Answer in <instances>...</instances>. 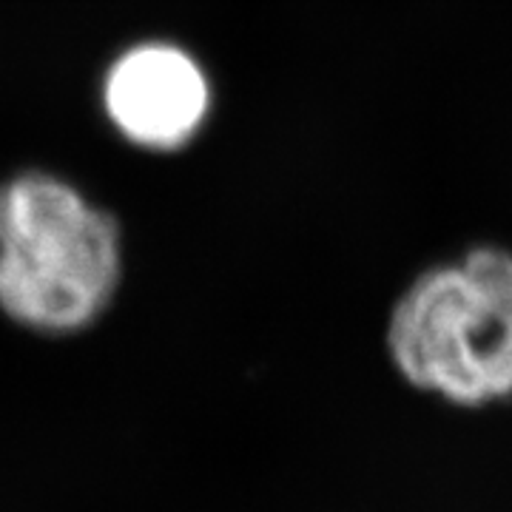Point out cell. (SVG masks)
I'll return each instance as SVG.
<instances>
[{
  "instance_id": "obj_1",
  "label": "cell",
  "mask_w": 512,
  "mask_h": 512,
  "mask_svg": "<svg viewBox=\"0 0 512 512\" xmlns=\"http://www.w3.org/2000/svg\"><path fill=\"white\" fill-rule=\"evenodd\" d=\"M384 345L404 382L456 407L512 399V251L470 245L407 282Z\"/></svg>"
},
{
  "instance_id": "obj_2",
  "label": "cell",
  "mask_w": 512,
  "mask_h": 512,
  "mask_svg": "<svg viewBox=\"0 0 512 512\" xmlns=\"http://www.w3.org/2000/svg\"><path fill=\"white\" fill-rule=\"evenodd\" d=\"M123 237L72 183L26 171L0 185V311L43 333H74L109 308Z\"/></svg>"
},
{
  "instance_id": "obj_3",
  "label": "cell",
  "mask_w": 512,
  "mask_h": 512,
  "mask_svg": "<svg viewBox=\"0 0 512 512\" xmlns=\"http://www.w3.org/2000/svg\"><path fill=\"white\" fill-rule=\"evenodd\" d=\"M103 106L128 143L177 151L205 126L211 83L200 60L183 46L148 40L111 63L103 80Z\"/></svg>"
}]
</instances>
